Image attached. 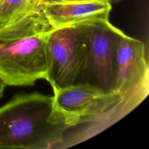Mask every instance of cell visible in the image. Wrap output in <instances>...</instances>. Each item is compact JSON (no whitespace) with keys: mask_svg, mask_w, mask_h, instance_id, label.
I'll return each instance as SVG.
<instances>
[{"mask_svg":"<svg viewBox=\"0 0 149 149\" xmlns=\"http://www.w3.org/2000/svg\"><path fill=\"white\" fill-rule=\"evenodd\" d=\"M53 92L54 107L70 127L88 125L84 132L72 140L70 146L109 127L140 104L116 92L105 93L88 83Z\"/></svg>","mask_w":149,"mask_h":149,"instance_id":"3","label":"cell"},{"mask_svg":"<svg viewBox=\"0 0 149 149\" xmlns=\"http://www.w3.org/2000/svg\"><path fill=\"white\" fill-rule=\"evenodd\" d=\"M6 86L7 85H6L5 83L4 82V81L0 78V98H1V96H2L3 93H4V89H5Z\"/></svg>","mask_w":149,"mask_h":149,"instance_id":"10","label":"cell"},{"mask_svg":"<svg viewBox=\"0 0 149 149\" xmlns=\"http://www.w3.org/2000/svg\"><path fill=\"white\" fill-rule=\"evenodd\" d=\"M53 29L40 4L0 23V78L6 85L31 86L46 79Z\"/></svg>","mask_w":149,"mask_h":149,"instance_id":"1","label":"cell"},{"mask_svg":"<svg viewBox=\"0 0 149 149\" xmlns=\"http://www.w3.org/2000/svg\"><path fill=\"white\" fill-rule=\"evenodd\" d=\"M39 5V0H0V23Z\"/></svg>","mask_w":149,"mask_h":149,"instance_id":"8","label":"cell"},{"mask_svg":"<svg viewBox=\"0 0 149 149\" xmlns=\"http://www.w3.org/2000/svg\"><path fill=\"white\" fill-rule=\"evenodd\" d=\"M93 1V0H39V3L42 2H52V1ZM102 1H106L109 3L118 2L120 0H102Z\"/></svg>","mask_w":149,"mask_h":149,"instance_id":"9","label":"cell"},{"mask_svg":"<svg viewBox=\"0 0 149 149\" xmlns=\"http://www.w3.org/2000/svg\"><path fill=\"white\" fill-rule=\"evenodd\" d=\"M45 79L53 90L85 83L87 41L84 23L56 28L48 37Z\"/></svg>","mask_w":149,"mask_h":149,"instance_id":"4","label":"cell"},{"mask_svg":"<svg viewBox=\"0 0 149 149\" xmlns=\"http://www.w3.org/2000/svg\"><path fill=\"white\" fill-rule=\"evenodd\" d=\"M70 129L52 96L18 95L0 108V149L61 148Z\"/></svg>","mask_w":149,"mask_h":149,"instance_id":"2","label":"cell"},{"mask_svg":"<svg viewBox=\"0 0 149 149\" xmlns=\"http://www.w3.org/2000/svg\"><path fill=\"white\" fill-rule=\"evenodd\" d=\"M87 41V68L85 83L105 93L115 92L116 52L125 34L109 20L84 23Z\"/></svg>","mask_w":149,"mask_h":149,"instance_id":"5","label":"cell"},{"mask_svg":"<svg viewBox=\"0 0 149 149\" xmlns=\"http://www.w3.org/2000/svg\"><path fill=\"white\" fill-rule=\"evenodd\" d=\"M149 68L145 44L125 34L116 52L115 92L140 103L148 95Z\"/></svg>","mask_w":149,"mask_h":149,"instance_id":"6","label":"cell"},{"mask_svg":"<svg viewBox=\"0 0 149 149\" xmlns=\"http://www.w3.org/2000/svg\"></svg>","mask_w":149,"mask_h":149,"instance_id":"11","label":"cell"},{"mask_svg":"<svg viewBox=\"0 0 149 149\" xmlns=\"http://www.w3.org/2000/svg\"><path fill=\"white\" fill-rule=\"evenodd\" d=\"M40 8L54 29L109 19L111 4L102 0L40 3Z\"/></svg>","mask_w":149,"mask_h":149,"instance_id":"7","label":"cell"}]
</instances>
